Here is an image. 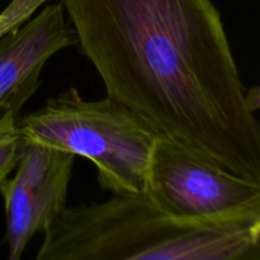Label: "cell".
Listing matches in <instances>:
<instances>
[{
	"instance_id": "cell-1",
	"label": "cell",
	"mask_w": 260,
	"mask_h": 260,
	"mask_svg": "<svg viewBox=\"0 0 260 260\" xmlns=\"http://www.w3.org/2000/svg\"><path fill=\"white\" fill-rule=\"evenodd\" d=\"M107 96L198 157L260 182V123L211 0H61Z\"/></svg>"
},
{
	"instance_id": "cell-2",
	"label": "cell",
	"mask_w": 260,
	"mask_h": 260,
	"mask_svg": "<svg viewBox=\"0 0 260 260\" xmlns=\"http://www.w3.org/2000/svg\"><path fill=\"white\" fill-rule=\"evenodd\" d=\"M37 260H249L235 211L194 220L168 215L141 194L66 207L43 233Z\"/></svg>"
},
{
	"instance_id": "cell-3",
	"label": "cell",
	"mask_w": 260,
	"mask_h": 260,
	"mask_svg": "<svg viewBox=\"0 0 260 260\" xmlns=\"http://www.w3.org/2000/svg\"><path fill=\"white\" fill-rule=\"evenodd\" d=\"M20 139L40 142L94 162L102 189L142 194L157 136L107 96L85 101L71 88L18 121Z\"/></svg>"
},
{
	"instance_id": "cell-4",
	"label": "cell",
	"mask_w": 260,
	"mask_h": 260,
	"mask_svg": "<svg viewBox=\"0 0 260 260\" xmlns=\"http://www.w3.org/2000/svg\"><path fill=\"white\" fill-rule=\"evenodd\" d=\"M259 187L258 180L239 177L157 137L141 196L168 215L207 220L233 213Z\"/></svg>"
},
{
	"instance_id": "cell-5",
	"label": "cell",
	"mask_w": 260,
	"mask_h": 260,
	"mask_svg": "<svg viewBox=\"0 0 260 260\" xmlns=\"http://www.w3.org/2000/svg\"><path fill=\"white\" fill-rule=\"evenodd\" d=\"M75 155L22 140L15 174L0 184L9 260H19L37 233H45L66 208Z\"/></svg>"
},
{
	"instance_id": "cell-6",
	"label": "cell",
	"mask_w": 260,
	"mask_h": 260,
	"mask_svg": "<svg viewBox=\"0 0 260 260\" xmlns=\"http://www.w3.org/2000/svg\"><path fill=\"white\" fill-rule=\"evenodd\" d=\"M73 46H78V37L61 3L47 5L29 22L0 37V119L10 113L19 117L38 89L45 63Z\"/></svg>"
},
{
	"instance_id": "cell-7",
	"label": "cell",
	"mask_w": 260,
	"mask_h": 260,
	"mask_svg": "<svg viewBox=\"0 0 260 260\" xmlns=\"http://www.w3.org/2000/svg\"><path fill=\"white\" fill-rule=\"evenodd\" d=\"M19 117L7 114L0 119V184L15 169L20 146V135L18 132Z\"/></svg>"
},
{
	"instance_id": "cell-8",
	"label": "cell",
	"mask_w": 260,
	"mask_h": 260,
	"mask_svg": "<svg viewBox=\"0 0 260 260\" xmlns=\"http://www.w3.org/2000/svg\"><path fill=\"white\" fill-rule=\"evenodd\" d=\"M236 215L245 226L249 240V260H260V187L236 210Z\"/></svg>"
},
{
	"instance_id": "cell-9",
	"label": "cell",
	"mask_w": 260,
	"mask_h": 260,
	"mask_svg": "<svg viewBox=\"0 0 260 260\" xmlns=\"http://www.w3.org/2000/svg\"><path fill=\"white\" fill-rule=\"evenodd\" d=\"M245 103L249 111L255 113L256 111L260 109V85L253 86L245 91Z\"/></svg>"
}]
</instances>
